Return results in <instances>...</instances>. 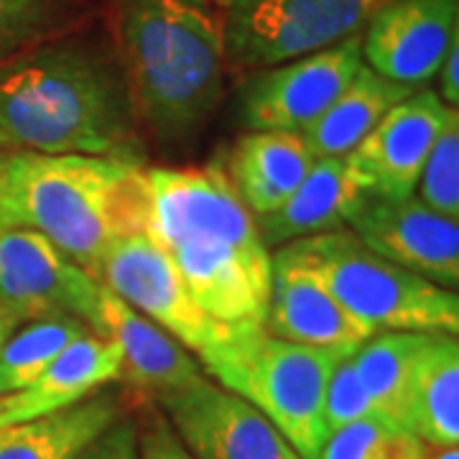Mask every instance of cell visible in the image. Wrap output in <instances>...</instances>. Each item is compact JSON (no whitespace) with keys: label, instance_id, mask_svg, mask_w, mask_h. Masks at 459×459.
Wrapping results in <instances>:
<instances>
[{"label":"cell","instance_id":"8","mask_svg":"<svg viewBox=\"0 0 459 459\" xmlns=\"http://www.w3.org/2000/svg\"><path fill=\"white\" fill-rule=\"evenodd\" d=\"M377 0H222L225 65L235 74L286 65L365 29Z\"/></svg>","mask_w":459,"mask_h":459},{"label":"cell","instance_id":"21","mask_svg":"<svg viewBox=\"0 0 459 459\" xmlns=\"http://www.w3.org/2000/svg\"><path fill=\"white\" fill-rule=\"evenodd\" d=\"M413 92V87L391 82L362 65L340 98L301 135L312 148L314 159H344L360 146L362 138L376 128L383 115Z\"/></svg>","mask_w":459,"mask_h":459},{"label":"cell","instance_id":"7","mask_svg":"<svg viewBox=\"0 0 459 459\" xmlns=\"http://www.w3.org/2000/svg\"><path fill=\"white\" fill-rule=\"evenodd\" d=\"M350 358L255 332L240 352L228 391L246 398L279 429L301 459H319L329 431L325 395L334 365Z\"/></svg>","mask_w":459,"mask_h":459},{"label":"cell","instance_id":"1","mask_svg":"<svg viewBox=\"0 0 459 459\" xmlns=\"http://www.w3.org/2000/svg\"><path fill=\"white\" fill-rule=\"evenodd\" d=\"M0 151L143 166L146 141L110 33L80 29L0 62Z\"/></svg>","mask_w":459,"mask_h":459},{"label":"cell","instance_id":"17","mask_svg":"<svg viewBox=\"0 0 459 459\" xmlns=\"http://www.w3.org/2000/svg\"><path fill=\"white\" fill-rule=\"evenodd\" d=\"M120 350L95 332L72 342L29 388L0 398V429L65 411L120 380Z\"/></svg>","mask_w":459,"mask_h":459},{"label":"cell","instance_id":"22","mask_svg":"<svg viewBox=\"0 0 459 459\" xmlns=\"http://www.w3.org/2000/svg\"><path fill=\"white\" fill-rule=\"evenodd\" d=\"M126 413L115 391H98L51 416L0 429V459H72Z\"/></svg>","mask_w":459,"mask_h":459},{"label":"cell","instance_id":"10","mask_svg":"<svg viewBox=\"0 0 459 459\" xmlns=\"http://www.w3.org/2000/svg\"><path fill=\"white\" fill-rule=\"evenodd\" d=\"M360 33L286 65L247 74L240 120L247 131L304 133L360 72Z\"/></svg>","mask_w":459,"mask_h":459},{"label":"cell","instance_id":"29","mask_svg":"<svg viewBox=\"0 0 459 459\" xmlns=\"http://www.w3.org/2000/svg\"><path fill=\"white\" fill-rule=\"evenodd\" d=\"M72 459H141L138 457V421L120 413L95 439L84 444Z\"/></svg>","mask_w":459,"mask_h":459},{"label":"cell","instance_id":"31","mask_svg":"<svg viewBox=\"0 0 459 459\" xmlns=\"http://www.w3.org/2000/svg\"><path fill=\"white\" fill-rule=\"evenodd\" d=\"M439 77V98L449 105V108H457L459 105V39L452 44V49L446 54V59L437 72Z\"/></svg>","mask_w":459,"mask_h":459},{"label":"cell","instance_id":"32","mask_svg":"<svg viewBox=\"0 0 459 459\" xmlns=\"http://www.w3.org/2000/svg\"><path fill=\"white\" fill-rule=\"evenodd\" d=\"M427 459H459L457 446H429Z\"/></svg>","mask_w":459,"mask_h":459},{"label":"cell","instance_id":"30","mask_svg":"<svg viewBox=\"0 0 459 459\" xmlns=\"http://www.w3.org/2000/svg\"><path fill=\"white\" fill-rule=\"evenodd\" d=\"M138 457L141 459H195L181 444L177 431L159 409L148 411L138 424Z\"/></svg>","mask_w":459,"mask_h":459},{"label":"cell","instance_id":"35","mask_svg":"<svg viewBox=\"0 0 459 459\" xmlns=\"http://www.w3.org/2000/svg\"><path fill=\"white\" fill-rule=\"evenodd\" d=\"M377 3H383V0H377Z\"/></svg>","mask_w":459,"mask_h":459},{"label":"cell","instance_id":"14","mask_svg":"<svg viewBox=\"0 0 459 459\" xmlns=\"http://www.w3.org/2000/svg\"><path fill=\"white\" fill-rule=\"evenodd\" d=\"M457 115L434 90H416L380 117L344 161L362 195L403 199L413 195L429 153Z\"/></svg>","mask_w":459,"mask_h":459},{"label":"cell","instance_id":"26","mask_svg":"<svg viewBox=\"0 0 459 459\" xmlns=\"http://www.w3.org/2000/svg\"><path fill=\"white\" fill-rule=\"evenodd\" d=\"M429 446L385 419H362L327 437L319 459H427Z\"/></svg>","mask_w":459,"mask_h":459},{"label":"cell","instance_id":"6","mask_svg":"<svg viewBox=\"0 0 459 459\" xmlns=\"http://www.w3.org/2000/svg\"><path fill=\"white\" fill-rule=\"evenodd\" d=\"M95 281L131 304L153 325L192 352L204 376L222 388L232 385L246 342L261 329H232L220 325L186 291L177 271L148 235H131L100 263Z\"/></svg>","mask_w":459,"mask_h":459},{"label":"cell","instance_id":"20","mask_svg":"<svg viewBox=\"0 0 459 459\" xmlns=\"http://www.w3.org/2000/svg\"><path fill=\"white\" fill-rule=\"evenodd\" d=\"M406 429L427 446L459 442V342L457 334L434 332L421 350L411 380Z\"/></svg>","mask_w":459,"mask_h":459},{"label":"cell","instance_id":"27","mask_svg":"<svg viewBox=\"0 0 459 459\" xmlns=\"http://www.w3.org/2000/svg\"><path fill=\"white\" fill-rule=\"evenodd\" d=\"M413 197L429 210L459 222V115H455L429 153Z\"/></svg>","mask_w":459,"mask_h":459},{"label":"cell","instance_id":"28","mask_svg":"<svg viewBox=\"0 0 459 459\" xmlns=\"http://www.w3.org/2000/svg\"><path fill=\"white\" fill-rule=\"evenodd\" d=\"M362 419H380V416L365 394L352 360L342 358L329 376L327 395H325V424L332 434V431L350 427V424L362 421Z\"/></svg>","mask_w":459,"mask_h":459},{"label":"cell","instance_id":"34","mask_svg":"<svg viewBox=\"0 0 459 459\" xmlns=\"http://www.w3.org/2000/svg\"><path fill=\"white\" fill-rule=\"evenodd\" d=\"M0 217H3V197H0Z\"/></svg>","mask_w":459,"mask_h":459},{"label":"cell","instance_id":"11","mask_svg":"<svg viewBox=\"0 0 459 459\" xmlns=\"http://www.w3.org/2000/svg\"><path fill=\"white\" fill-rule=\"evenodd\" d=\"M151 403L195 459H301L265 413L212 377L199 376Z\"/></svg>","mask_w":459,"mask_h":459},{"label":"cell","instance_id":"2","mask_svg":"<svg viewBox=\"0 0 459 459\" xmlns=\"http://www.w3.org/2000/svg\"><path fill=\"white\" fill-rule=\"evenodd\" d=\"M146 232L199 307L232 329H263L271 250L222 164L146 169Z\"/></svg>","mask_w":459,"mask_h":459},{"label":"cell","instance_id":"33","mask_svg":"<svg viewBox=\"0 0 459 459\" xmlns=\"http://www.w3.org/2000/svg\"><path fill=\"white\" fill-rule=\"evenodd\" d=\"M11 325H8V322H5V319H0V344L5 342V337H8V334H11Z\"/></svg>","mask_w":459,"mask_h":459},{"label":"cell","instance_id":"36","mask_svg":"<svg viewBox=\"0 0 459 459\" xmlns=\"http://www.w3.org/2000/svg\"><path fill=\"white\" fill-rule=\"evenodd\" d=\"M220 3H222V0H220Z\"/></svg>","mask_w":459,"mask_h":459},{"label":"cell","instance_id":"19","mask_svg":"<svg viewBox=\"0 0 459 459\" xmlns=\"http://www.w3.org/2000/svg\"><path fill=\"white\" fill-rule=\"evenodd\" d=\"M360 186L344 159H316L307 179L279 210L255 217L265 247H283L294 240L342 230Z\"/></svg>","mask_w":459,"mask_h":459},{"label":"cell","instance_id":"5","mask_svg":"<svg viewBox=\"0 0 459 459\" xmlns=\"http://www.w3.org/2000/svg\"><path fill=\"white\" fill-rule=\"evenodd\" d=\"M276 258L312 271L368 334L459 332V296L380 258L347 228L294 240Z\"/></svg>","mask_w":459,"mask_h":459},{"label":"cell","instance_id":"12","mask_svg":"<svg viewBox=\"0 0 459 459\" xmlns=\"http://www.w3.org/2000/svg\"><path fill=\"white\" fill-rule=\"evenodd\" d=\"M344 228L380 258L442 289L459 286V222L413 197L360 195Z\"/></svg>","mask_w":459,"mask_h":459},{"label":"cell","instance_id":"18","mask_svg":"<svg viewBox=\"0 0 459 459\" xmlns=\"http://www.w3.org/2000/svg\"><path fill=\"white\" fill-rule=\"evenodd\" d=\"M312 148L301 133L247 131L225 159V177L253 217L279 210L314 166Z\"/></svg>","mask_w":459,"mask_h":459},{"label":"cell","instance_id":"24","mask_svg":"<svg viewBox=\"0 0 459 459\" xmlns=\"http://www.w3.org/2000/svg\"><path fill=\"white\" fill-rule=\"evenodd\" d=\"M90 332L74 316H44L8 334L0 344V398L29 388L69 344Z\"/></svg>","mask_w":459,"mask_h":459},{"label":"cell","instance_id":"15","mask_svg":"<svg viewBox=\"0 0 459 459\" xmlns=\"http://www.w3.org/2000/svg\"><path fill=\"white\" fill-rule=\"evenodd\" d=\"M263 329L286 342L352 355L368 337L312 271L271 253V289Z\"/></svg>","mask_w":459,"mask_h":459},{"label":"cell","instance_id":"25","mask_svg":"<svg viewBox=\"0 0 459 459\" xmlns=\"http://www.w3.org/2000/svg\"><path fill=\"white\" fill-rule=\"evenodd\" d=\"M90 0H0V62L80 31Z\"/></svg>","mask_w":459,"mask_h":459},{"label":"cell","instance_id":"3","mask_svg":"<svg viewBox=\"0 0 459 459\" xmlns=\"http://www.w3.org/2000/svg\"><path fill=\"white\" fill-rule=\"evenodd\" d=\"M115 54L148 138L184 146L225 95L220 0H115Z\"/></svg>","mask_w":459,"mask_h":459},{"label":"cell","instance_id":"23","mask_svg":"<svg viewBox=\"0 0 459 459\" xmlns=\"http://www.w3.org/2000/svg\"><path fill=\"white\" fill-rule=\"evenodd\" d=\"M427 342V332H377L350 355L380 419L406 429L413 368Z\"/></svg>","mask_w":459,"mask_h":459},{"label":"cell","instance_id":"4","mask_svg":"<svg viewBox=\"0 0 459 459\" xmlns=\"http://www.w3.org/2000/svg\"><path fill=\"white\" fill-rule=\"evenodd\" d=\"M0 225L36 230L92 279L120 240L146 232V166L105 156L0 151Z\"/></svg>","mask_w":459,"mask_h":459},{"label":"cell","instance_id":"9","mask_svg":"<svg viewBox=\"0 0 459 459\" xmlns=\"http://www.w3.org/2000/svg\"><path fill=\"white\" fill-rule=\"evenodd\" d=\"M44 316H74L100 334V283L36 230L0 225V319Z\"/></svg>","mask_w":459,"mask_h":459},{"label":"cell","instance_id":"16","mask_svg":"<svg viewBox=\"0 0 459 459\" xmlns=\"http://www.w3.org/2000/svg\"><path fill=\"white\" fill-rule=\"evenodd\" d=\"M100 334L110 337L120 350V380L156 401L204 376L202 365L192 352H186L171 334L153 325L131 304L100 283Z\"/></svg>","mask_w":459,"mask_h":459},{"label":"cell","instance_id":"13","mask_svg":"<svg viewBox=\"0 0 459 459\" xmlns=\"http://www.w3.org/2000/svg\"><path fill=\"white\" fill-rule=\"evenodd\" d=\"M457 39L459 0H385L360 33L362 62L391 82L421 90Z\"/></svg>","mask_w":459,"mask_h":459}]
</instances>
